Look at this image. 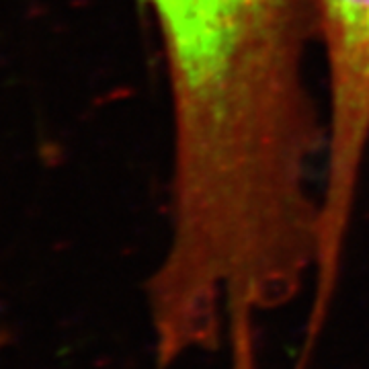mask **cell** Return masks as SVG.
<instances>
[{
	"label": "cell",
	"instance_id": "obj_1",
	"mask_svg": "<svg viewBox=\"0 0 369 369\" xmlns=\"http://www.w3.org/2000/svg\"><path fill=\"white\" fill-rule=\"evenodd\" d=\"M312 8L325 42L330 83L312 308L328 312L369 144V0H312Z\"/></svg>",
	"mask_w": 369,
	"mask_h": 369
},
{
	"label": "cell",
	"instance_id": "obj_2",
	"mask_svg": "<svg viewBox=\"0 0 369 369\" xmlns=\"http://www.w3.org/2000/svg\"><path fill=\"white\" fill-rule=\"evenodd\" d=\"M228 341V339H226ZM154 353H156V359H158V363H162V365H171L174 361H181V359H167V357H162L156 349H154ZM253 353H255V347L250 349H236L234 347V357L238 359V361H250L253 359ZM187 359V357H185Z\"/></svg>",
	"mask_w": 369,
	"mask_h": 369
}]
</instances>
